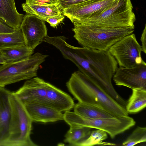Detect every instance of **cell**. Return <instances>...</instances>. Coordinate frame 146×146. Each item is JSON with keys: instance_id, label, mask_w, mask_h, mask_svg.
<instances>
[{"instance_id": "6da1fadb", "label": "cell", "mask_w": 146, "mask_h": 146, "mask_svg": "<svg viewBox=\"0 0 146 146\" xmlns=\"http://www.w3.org/2000/svg\"><path fill=\"white\" fill-rule=\"evenodd\" d=\"M59 50L65 58L71 61L77 67L79 71L97 83L117 102L125 107L127 101L117 92L112 83V78L118 68V63L108 50L75 47L65 42Z\"/></svg>"}, {"instance_id": "277c9868", "label": "cell", "mask_w": 146, "mask_h": 146, "mask_svg": "<svg viewBox=\"0 0 146 146\" xmlns=\"http://www.w3.org/2000/svg\"><path fill=\"white\" fill-rule=\"evenodd\" d=\"M11 114L9 135L2 146H36L30 135L33 121L22 102L11 92Z\"/></svg>"}, {"instance_id": "7c38bea8", "label": "cell", "mask_w": 146, "mask_h": 146, "mask_svg": "<svg viewBox=\"0 0 146 146\" xmlns=\"http://www.w3.org/2000/svg\"><path fill=\"white\" fill-rule=\"evenodd\" d=\"M33 121L44 123L64 120V114L46 104L22 102Z\"/></svg>"}, {"instance_id": "9c48e42d", "label": "cell", "mask_w": 146, "mask_h": 146, "mask_svg": "<svg viewBox=\"0 0 146 146\" xmlns=\"http://www.w3.org/2000/svg\"><path fill=\"white\" fill-rule=\"evenodd\" d=\"M115 84L131 89L146 88V63L144 62L131 68H117L113 76Z\"/></svg>"}, {"instance_id": "cb8c5ba5", "label": "cell", "mask_w": 146, "mask_h": 146, "mask_svg": "<svg viewBox=\"0 0 146 146\" xmlns=\"http://www.w3.org/2000/svg\"><path fill=\"white\" fill-rule=\"evenodd\" d=\"M88 0H54L60 9L62 11L70 6Z\"/></svg>"}, {"instance_id": "d4e9b609", "label": "cell", "mask_w": 146, "mask_h": 146, "mask_svg": "<svg viewBox=\"0 0 146 146\" xmlns=\"http://www.w3.org/2000/svg\"><path fill=\"white\" fill-rule=\"evenodd\" d=\"M64 18L65 16L62 14L49 17L46 19L45 21L48 23L51 27L56 28L63 21Z\"/></svg>"}, {"instance_id": "2e32d148", "label": "cell", "mask_w": 146, "mask_h": 146, "mask_svg": "<svg viewBox=\"0 0 146 146\" xmlns=\"http://www.w3.org/2000/svg\"><path fill=\"white\" fill-rule=\"evenodd\" d=\"M22 7L26 14L35 15L45 21L47 18L62 13L56 3L38 4L25 2L22 4Z\"/></svg>"}, {"instance_id": "5b68a950", "label": "cell", "mask_w": 146, "mask_h": 146, "mask_svg": "<svg viewBox=\"0 0 146 146\" xmlns=\"http://www.w3.org/2000/svg\"><path fill=\"white\" fill-rule=\"evenodd\" d=\"M64 120L71 127H86L106 131L111 139L134 126L136 122L128 116L108 118L91 119L70 111H65Z\"/></svg>"}, {"instance_id": "8992f818", "label": "cell", "mask_w": 146, "mask_h": 146, "mask_svg": "<svg viewBox=\"0 0 146 146\" xmlns=\"http://www.w3.org/2000/svg\"><path fill=\"white\" fill-rule=\"evenodd\" d=\"M48 56L39 52L21 61L0 66V86L36 76L40 65Z\"/></svg>"}, {"instance_id": "4fadbf2b", "label": "cell", "mask_w": 146, "mask_h": 146, "mask_svg": "<svg viewBox=\"0 0 146 146\" xmlns=\"http://www.w3.org/2000/svg\"><path fill=\"white\" fill-rule=\"evenodd\" d=\"M46 104L61 112L70 111L75 105L68 94L47 82Z\"/></svg>"}, {"instance_id": "7402d4cb", "label": "cell", "mask_w": 146, "mask_h": 146, "mask_svg": "<svg viewBox=\"0 0 146 146\" xmlns=\"http://www.w3.org/2000/svg\"><path fill=\"white\" fill-rule=\"evenodd\" d=\"M107 133L104 131L97 129L91 132L89 137L83 141L79 146H91L96 145H115L114 143L103 141L108 138Z\"/></svg>"}, {"instance_id": "ba28073f", "label": "cell", "mask_w": 146, "mask_h": 146, "mask_svg": "<svg viewBox=\"0 0 146 146\" xmlns=\"http://www.w3.org/2000/svg\"><path fill=\"white\" fill-rule=\"evenodd\" d=\"M20 28L25 45L34 50L48 36L45 21L34 15L26 14Z\"/></svg>"}, {"instance_id": "3957f363", "label": "cell", "mask_w": 146, "mask_h": 146, "mask_svg": "<svg viewBox=\"0 0 146 146\" xmlns=\"http://www.w3.org/2000/svg\"><path fill=\"white\" fill-rule=\"evenodd\" d=\"M74 37L82 47L99 50L110 48L125 36L133 33L135 27H118L103 24L74 23Z\"/></svg>"}, {"instance_id": "83f0119b", "label": "cell", "mask_w": 146, "mask_h": 146, "mask_svg": "<svg viewBox=\"0 0 146 146\" xmlns=\"http://www.w3.org/2000/svg\"><path fill=\"white\" fill-rule=\"evenodd\" d=\"M141 40L142 43V51L145 54L146 53V25H145V27L142 32Z\"/></svg>"}, {"instance_id": "ac0fdd59", "label": "cell", "mask_w": 146, "mask_h": 146, "mask_svg": "<svg viewBox=\"0 0 146 146\" xmlns=\"http://www.w3.org/2000/svg\"><path fill=\"white\" fill-rule=\"evenodd\" d=\"M132 93L127 101L126 109L128 113H137L146 106V88H139L132 89Z\"/></svg>"}, {"instance_id": "7a4b0ae2", "label": "cell", "mask_w": 146, "mask_h": 146, "mask_svg": "<svg viewBox=\"0 0 146 146\" xmlns=\"http://www.w3.org/2000/svg\"><path fill=\"white\" fill-rule=\"evenodd\" d=\"M78 101L102 108L114 117L128 116L125 108L113 98L99 85L79 70L73 72L66 83Z\"/></svg>"}, {"instance_id": "8fae6325", "label": "cell", "mask_w": 146, "mask_h": 146, "mask_svg": "<svg viewBox=\"0 0 146 146\" xmlns=\"http://www.w3.org/2000/svg\"><path fill=\"white\" fill-rule=\"evenodd\" d=\"M47 83L36 76L28 80L21 87L12 93L22 102L46 104Z\"/></svg>"}, {"instance_id": "52a82bcc", "label": "cell", "mask_w": 146, "mask_h": 146, "mask_svg": "<svg viewBox=\"0 0 146 146\" xmlns=\"http://www.w3.org/2000/svg\"><path fill=\"white\" fill-rule=\"evenodd\" d=\"M108 50L119 67L131 68L145 62L141 56V46L134 33L125 36L110 47Z\"/></svg>"}, {"instance_id": "484cf974", "label": "cell", "mask_w": 146, "mask_h": 146, "mask_svg": "<svg viewBox=\"0 0 146 146\" xmlns=\"http://www.w3.org/2000/svg\"><path fill=\"white\" fill-rule=\"evenodd\" d=\"M15 30L9 27L0 20V34L12 33Z\"/></svg>"}, {"instance_id": "4316f807", "label": "cell", "mask_w": 146, "mask_h": 146, "mask_svg": "<svg viewBox=\"0 0 146 146\" xmlns=\"http://www.w3.org/2000/svg\"><path fill=\"white\" fill-rule=\"evenodd\" d=\"M26 3L38 4H46L55 3L54 0H26Z\"/></svg>"}, {"instance_id": "e0dca14e", "label": "cell", "mask_w": 146, "mask_h": 146, "mask_svg": "<svg viewBox=\"0 0 146 146\" xmlns=\"http://www.w3.org/2000/svg\"><path fill=\"white\" fill-rule=\"evenodd\" d=\"M74 112L82 116L91 119L108 118L114 116L104 108L78 102L74 105Z\"/></svg>"}, {"instance_id": "603a6c76", "label": "cell", "mask_w": 146, "mask_h": 146, "mask_svg": "<svg viewBox=\"0 0 146 146\" xmlns=\"http://www.w3.org/2000/svg\"><path fill=\"white\" fill-rule=\"evenodd\" d=\"M146 141V127L137 126L124 141L122 145L132 146Z\"/></svg>"}, {"instance_id": "ffe728a7", "label": "cell", "mask_w": 146, "mask_h": 146, "mask_svg": "<svg viewBox=\"0 0 146 146\" xmlns=\"http://www.w3.org/2000/svg\"><path fill=\"white\" fill-rule=\"evenodd\" d=\"M24 45L25 42L20 28L12 33L0 34L1 49Z\"/></svg>"}, {"instance_id": "44dd1931", "label": "cell", "mask_w": 146, "mask_h": 146, "mask_svg": "<svg viewBox=\"0 0 146 146\" xmlns=\"http://www.w3.org/2000/svg\"><path fill=\"white\" fill-rule=\"evenodd\" d=\"M91 128L86 127H70L65 135L64 142L72 146H79L90 136Z\"/></svg>"}, {"instance_id": "5bb4252c", "label": "cell", "mask_w": 146, "mask_h": 146, "mask_svg": "<svg viewBox=\"0 0 146 146\" xmlns=\"http://www.w3.org/2000/svg\"><path fill=\"white\" fill-rule=\"evenodd\" d=\"M11 93L0 86V146H2L9 135V127L11 114L9 99Z\"/></svg>"}, {"instance_id": "9a60e30c", "label": "cell", "mask_w": 146, "mask_h": 146, "mask_svg": "<svg viewBox=\"0 0 146 146\" xmlns=\"http://www.w3.org/2000/svg\"><path fill=\"white\" fill-rule=\"evenodd\" d=\"M24 16L17 11L15 0H0V20L9 27L19 28Z\"/></svg>"}, {"instance_id": "f1b7e54d", "label": "cell", "mask_w": 146, "mask_h": 146, "mask_svg": "<svg viewBox=\"0 0 146 146\" xmlns=\"http://www.w3.org/2000/svg\"><path fill=\"white\" fill-rule=\"evenodd\" d=\"M6 64V60L4 54L2 49H0V64Z\"/></svg>"}, {"instance_id": "d6986e66", "label": "cell", "mask_w": 146, "mask_h": 146, "mask_svg": "<svg viewBox=\"0 0 146 146\" xmlns=\"http://www.w3.org/2000/svg\"><path fill=\"white\" fill-rule=\"evenodd\" d=\"M5 56L6 63L15 62L24 60L30 57L34 50L26 45L2 49Z\"/></svg>"}, {"instance_id": "30bf717a", "label": "cell", "mask_w": 146, "mask_h": 146, "mask_svg": "<svg viewBox=\"0 0 146 146\" xmlns=\"http://www.w3.org/2000/svg\"><path fill=\"white\" fill-rule=\"evenodd\" d=\"M116 0H88L62 10V13L73 23L85 19L92 14L105 9Z\"/></svg>"}]
</instances>
